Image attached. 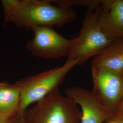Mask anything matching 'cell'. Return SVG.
I'll list each match as a JSON object with an SVG mask.
<instances>
[{"mask_svg":"<svg viewBox=\"0 0 123 123\" xmlns=\"http://www.w3.org/2000/svg\"><path fill=\"white\" fill-rule=\"evenodd\" d=\"M22 115L25 123H80L82 113L78 104L57 88Z\"/></svg>","mask_w":123,"mask_h":123,"instance_id":"2","label":"cell"},{"mask_svg":"<svg viewBox=\"0 0 123 123\" xmlns=\"http://www.w3.org/2000/svg\"><path fill=\"white\" fill-rule=\"evenodd\" d=\"M112 118L123 119V95L122 100L119 107V110L116 114Z\"/></svg>","mask_w":123,"mask_h":123,"instance_id":"12","label":"cell"},{"mask_svg":"<svg viewBox=\"0 0 123 123\" xmlns=\"http://www.w3.org/2000/svg\"><path fill=\"white\" fill-rule=\"evenodd\" d=\"M98 23L106 35L123 39V0H102Z\"/></svg>","mask_w":123,"mask_h":123,"instance_id":"8","label":"cell"},{"mask_svg":"<svg viewBox=\"0 0 123 123\" xmlns=\"http://www.w3.org/2000/svg\"><path fill=\"white\" fill-rule=\"evenodd\" d=\"M21 96L17 84L0 81V117L10 118L20 114Z\"/></svg>","mask_w":123,"mask_h":123,"instance_id":"9","label":"cell"},{"mask_svg":"<svg viewBox=\"0 0 123 123\" xmlns=\"http://www.w3.org/2000/svg\"><path fill=\"white\" fill-rule=\"evenodd\" d=\"M50 1L53 4L62 6L72 7L73 6H78L86 7L90 10L97 9L102 3V0H50Z\"/></svg>","mask_w":123,"mask_h":123,"instance_id":"11","label":"cell"},{"mask_svg":"<svg viewBox=\"0 0 123 123\" xmlns=\"http://www.w3.org/2000/svg\"><path fill=\"white\" fill-rule=\"evenodd\" d=\"M91 69L92 92L101 105L114 116L123 98V70L92 66Z\"/></svg>","mask_w":123,"mask_h":123,"instance_id":"5","label":"cell"},{"mask_svg":"<svg viewBox=\"0 0 123 123\" xmlns=\"http://www.w3.org/2000/svg\"><path fill=\"white\" fill-rule=\"evenodd\" d=\"M104 123H123V119L111 118L108 119Z\"/></svg>","mask_w":123,"mask_h":123,"instance_id":"14","label":"cell"},{"mask_svg":"<svg viewBox=\"0 0 123 123\" xmlns=\"http://www.w3.org/2000/svg\"><path fill=\"white\" fill-rule=\"evenodd\" d=\"M5 22L19 29L31 30L37 26L61 28L74 21L76 12L72 7L53 4L50 0H2Z\"/></svg>","mask_w":123,"mask_h":123,"instance_id":"1","label":"cell"},{"mask_svg":"<svg viewBox=\"0 0 123 123\" xmlns=\"http://www.w3.org/2000/svg\"><path fill=\"white\" fill-rule=\"evenodd\" d=\"M100 6L95 10L88 9L79 35L74 43L67 60L79 59L82 65L91 57L100 54L114 40L102 31L98 23Z\"/></svg>","mask_w":123,"mask_h":123,"instance_id":"4","label":"cell"},{"mask_svg":"<svg viewBox=\"0 0 123 123\" xmlns=\"http://www.w3.org/2000/svg\"><path fill=\"white\" fill-rule=\"evenodd\" d=\"M64 93L80 108L82 116L80 123H104L114 116L110 110L97 100L91 91L74 86L65 89Z\"/></svg>","mask_w":123,"mask_h":123,"instance_id":"7","label":"cell"},{"mask_svg":"<svg viewBox=\"0 0 123 123\" xmlns=\"http://www.w3.org/2000/svg\"><path fill=\"white\" fill-rule=\"evenodd\" d=\"M91 66L123 70V39H117L93 57Z\"/></svg>","mask_w":123,"mask_h":123,"instance_id":"10","label":"cell"},{"mask_svg":"<svg viewBox=\"0 0 123 123\" xmlns=\"http://www.w3.org/2000/svg\"><path fill=\"white\" fill-rule=\"evenodd\" d=\"M79 64V59L67 60L62 66L18 81L16 84L20 91V114L58 88L68 74Z\"/></svg>","mask_w":123,"mask_h":123,"instance_id":"3","label":"cell"},{"mask_svg":"<svg viewBox=\"0 0 123 123\" xmlns=\"http://www.w3.org/2000/svg\"><path fill=\"white\" fill-rule=\"evenodd\" d=\"M14 123H25L22 114L18 115Z\"/></svg>","mask_w":123,"mask_h":123,"instance_id":"15","label":"cell"},{"mask_svg":"<svg viewBox=\"0 0 123 123\" xmlns=\"http://www.w3.org/2000/svg\"><path fill=\"white\" fill-rule=\"evenodd\" d=\"M18 115L10 118L0 117V123H14Z\"/></svg>","mask_w":123,"mask_h":123,"instance_id":"13","label":"cell"},{"mask_svg":"<svg viewBox=\"0 0 123 123\" xmlns=\"http://www.w3.org/2000/svg\"><path fill=\"white\" fill-rule=\"evenodd\" d=\"M31 31L33 33V37L27 43L26 49L34 56L44 59H57L68 56L74 38L65 37L52 26H37Z\"/></svg>","mask_w":123,"mask_h":123,"instance_id":"6","label":"cell"}]
</instances>
